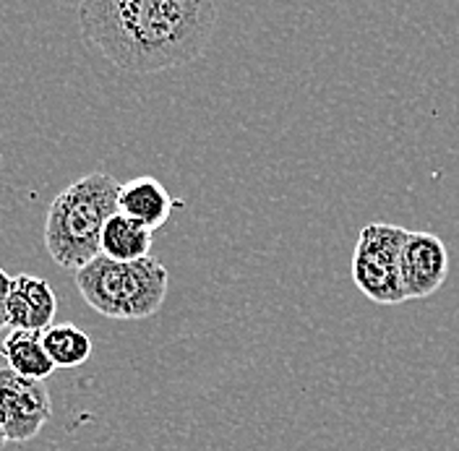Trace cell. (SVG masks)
I'll return each instance as SVG.
<instances>
[{
	"label": "cell",
	"instance_id": "cell-1",
	"mask_svg": "<svg viewBox=\"0 0 459 451\" xmlns=\"http://www.w3.org/2000/svg\"><path fill=\"white\" fill-rule=\"evenodd\" d=\"M86 45L126 74L149 76L204 56L220 0H79Z\"/></svg>",
	"mask_w": 459,
	"mask_h": 451
},
{
	"label": "cell",
	"instance_id": "cell-2",
	"mask_svg": "<svg viewBox=\"0 0 459 451\" xmlns=\"http://www.w3.org/2000/svg\"><path fill=\"white\" fill-rule=\"evenodd\" d=\"M120 183L110 172H89L63 188L45 220V248L60 269L79 272L100 256L102 227L117 212Z\"/></svg>",
	"mask_w": 459,
	"mask_h": 451
},
{
	"label": "cell",
	"instance_id": "cell-3",
	"mask_svg": "<svg viewBox=\"0 0 459 451\" xmlns=\"http://www.w3.org/2000/svg\"><path fill=\"white\" fill-rule=\"evenodd\" d=\"M74 282L91 310L117 321H139L165 306L170 274L154 256L115 261L100 254L74 272Z\"/></svg>",
	"mask_w": 459,
	"mask_h": 451
},
{
	"label": "cell",
	"instance_id": "cell-4",
	"mask_svg": "<svg viewBox=\"0 0 459 451\" xmlns=\"http://www.w3.org/2000/svg\"><path fill=\"white\" fill-rule=\"evenodd\" d=\"M407 232L410 230L404 227L371 222L358 235L350 274L355 287L378 306H400L407 300L400 274V256Z\"/></svg>",
	"mask_w": 459,
	"mask_h": 451
},
{
	"label": "cell",
	"instance_id": "cell-5",
	"mask_svg": "<svg viewBox=\"0 0 459 451\" xmlns=\"http://www.w3.org/2000/svg\"><path fill=\"white\" fill-rule=\"evenodd\" d=\"M53 418V402L48 386L37 378H24L11 368H0V421L5 438L27 444L39 436Z\"/></svg>",
	"mask_w": 459,
	"mask_h": 451
},
{
	"label": "cell",
	"instance_id": "cell-6",
	"mask_svg": "<svg viewBox=\"0 0 459 451\" xmlns=\"http://www.w3.org/2000/svg\"><path fill=\"white\" fill-rule=\"evenodd\" d=\"M400 274L407 300H420L438 292L449 277V251L444 240L430 232H407Z\"/></svg>",
	"mask_w": 459,
	"mask_h": 451
},
{
	"label": "cell",
	"instance_id": "cell-7",
	"mask_svg": "<svg viewBox=\"0 0 459 451\" xmlns=\"http://www.w3.org/2000/svg\"><path fill=\"white\" fill-rule=\"evenodd\" d=\"M57 310V298L48 280L34 274H19L11 282L8 295V326L29 329V332H45L53 326Z\"/></svg>",
	"mask_w": 459,
	"mask_h": 451
},
{
	"label": "cell",
	"instance_id": "cell-8",
	"mask_svg": "<svg viewBox=\"0 0 459 451\" xmlns=\"http://www.w3.org/2000/svg\"><path fill=\"white\" fill-rule=\"evenodd\" d=\"M172 209H175V198L168 194V188L157 178L142 175L120 186L117 212L136 220L152 232L170 220Z\"/></svg>",
	"mask_w": 459,
	"mask_h": 451
},
{
	"label": "cell",
	"instance_id": "cell-9",
	"mask_svg": "<svg viewBox=\"0 0 459 451\" xmlns=\"http://www.w3.org/2000/svg\"><path fill=\"white\" fill-rule=\"evenodd\" d=\"M0 355L5 358L8 368L24 378H37L45 381L53 376L57 368L45 352L42 344V332H29V329H13L11 334L0 342Z\"/></svg>",
	"mask_w": 459,
	"mask_h": 451
},
{
	"label": "cell",
	"instance_id": "cell-10",
	"mask_svg": "<svg viewBox=\"0 0 459 451\" xmlns=\"http://www.w3.org/2000/svg\"><path fill=\"white\" fill-rule=\"evenodd\" d=\"M152 230L139 225L136 220L115 212L102 227L100 238V254L115 261H139L152 251Z\"/></svg>",
	"mask_w": 459,
	"mask_h": 451
},
{
	"label": "cell",
	"instance_id": "cell-11",
	"mask_svg": "<svg viewBox=\"0 0 459 451\" xmlns=\"http://www.w3.org/2000/svg\"><path fill=\"white\" fill-rule=\"evenodd\" d=\"M42 344L56 368H79L91 358V339L76 324H53L42 332Z\"/></svg>",
	"mask_w": 459,
	"mask_h": 451
},
{
	"label": "cell",
	"instance_id": "cell-12",
	"mask_svg": "<svg viewBox=\"0 0 459 451\" xmlns=\"http://www.w3.org/2000/svg\"><path fill=\"white\" fill-rule=\"evenodd\" d=\"M11 282L13 277H8L3 269H0V332L8 326V316H5V308H8V295H11Z\"/></svg>",
	"mask_w": 459,
	"mask_h": 451
},
{
	"label": "cell",
	"instance_id": "cell-13",
	"mask_svg": "<svg viewBox=\"0 0 459 451\" xmlns=\"http://www.w3.org/2000/svg\"><path fill=\"white\" fill-rule=\"evenodd\" d=\"M8 444V438H5V430H3V421H0V449Z\"/></svg>",
	"mask_w": 459,
	"mask_h": 451
}]
</instances>
